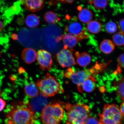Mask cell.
I'll list each match as a JSON object with an SVG mask.
<instances>
[{
	"instance_id": "obj_27",
	"label": "cell",
	"mask_w": 124,
	"mask_h": 124,
	"mask_svg": "<svg viewBox=\"0 0 124 124\" xmlns=\"http://www.w3.org/2000/svg\"><path fill=\"white\" fill-rule=\"evenodd\" d=\"M120 32L124 34V19L120 20L118 25Z\"/></svg>"
},
{
	"instance_id": "obj_24",
	"label": "cell",
	"mask_w": 124,
	"mask_h": 124,
	"mask_svg": "<svg viewBox=\"0 0 124 124\" xmlns=\"http://www.w3.org/2000/svg\"><path fill=\"white\" fill-rule=\"evenodd\" d=\"M105 30L108 33L112 34L116 31L117 27L115 23L113 22H109L105 25Z\"/></svg>"
},
{
	"instance_id": "obj_17",
	"label": "cell",
	"mask_w": 124,
	"mask_h": 124,
	"mask_svg": "<svg viewBox=\"0 0 124 124\" xmlns=\"http://www.w3.org/2000/svg\"><path fill=\"white\" fill-rule=\"evenodd\" d=\"M78 18L82 22L88 23L91 21L93 18V14L89 9L83 8L80 9L78 14Z\"/></svg>"
},
{
	"instance_id": "obj_14",
	"label": "cell",
	"mask_w": 124,
	"mask_h": 124,
	"mask_svg": "<svg viewBox=\"0 0 124 124\" xmlns=\"http://www.w3.org/2000/svg\"><path fill=\"white\" fill-rule=\"evenodd\" d=\"M75 55L76 58V62L79 66L82 67H85L91 63V57L88 53L84 52L80 53L77 52L75 53Z\"/></svg>"
},
{
	"instance_id": "obj_3",
	"label": "cell",
	"mask_w": 124,
	"mask_h": 124,
	"mask_svg": "<svg viewBox=\"0 0 124 124\" xmlns=\"http://www.w3.org/2000/svg\"><path fill=\"white\" fill-rule=\"evenodd\" d=\"M36 84L41 95L46 97H53L64 92L56 78L48 73L43 78L37 80Z\"/></svg>"
},
{
	"instance_id": "obj_10",
	"label": "cell",
	"mask_w": 124,
	"mask_h": 124,
	"mask_svg": "<svg viewBox=\"0 0 124 124\" xmlns=\"http://www.w3.org/2000/svg\"><path fill=\"white\" fill-rule=\"evenodd\" d=\"M81 40L78 37L69 33L58 37L55 39V41L58 42L62 40L64 45V49H72L77 45L78 43Z\"/></svg>"
},
{
	"instance_id": "obj_33",
	"label": "cell",
	"mask_w": 124,
	"mask_h": 124,
	"mask_svg": "<svg viewBox=\"0 0 124 124\" xmlns=\"http://www.w3.org/2000/svg\"></svg>"
},
{
	"instance_id": "obj_23",
	"label": "cell",
	"mask_w": 124,
	"mask_h": 124,
	"mask_svg": "<svg viewBox=\"0 0 124 124\" xmlns=\"http://www.w3.org/2000/svg\"><path fill=\"white\" fill-rule=\"evenodd\" d=\"M89 1L90 4L93 3L94 8L97 10H101L104 8L107 5L108 1L107 0H94Z\"/></svg>"
},
{
	"instance_id": "obj_13",
	"label": "cell",
	"mask_w": 124,
	"mask_h": 124,
	"mask_svg": "<svg viewBox=\"0 0 124 124\" xmlns=\"http://www.w3.org/2000/svg\"><path fill=\"white\" fill-rule=\"evenodd\" d=\"M22 58L27 64H30L35 61L37 58V53L34 49L31 48H26L23 51Z\"/></svg>"
},
{
	"instance_id": "obj_12",
	"label": "cell",
	"mask_w": 124,
	"mask_h": 124,
	"mask_svg": "<svg viewBox=\"0 0 124 124\" xmlns=\"http://www.w3.org/2000/svg\"><path fill=\"white\" fill-rule=\"evenodd\" d=\"M95 81L93 77H90L85 80L81 84L77 85V89L80 93L84 92H92L96 87Z\"/></svg>"
},
{
	"instance_id": "obj_9",
	"label": "cell",
	"mask_w": 124,
	"mask_h": 124,
	"mask_svg": "<svg viewBox=\"0 0 124 124\" xmlns=\"http://www.w3.org/2000/svg\"><path fill=\"white\" fill-rule=\"evenodd\" d=\"M65 31L78 37L81 40L88 37L85 33V31L83 28L81 23L78 22L74 21L65 27Z\"/></svg>"
},
{
	"instance_id": "obj_22",
	"label": "cell",
	"mask_w": 124,
	"mask_h": 124,
	"mask_svg": "<svg viewBox=\"0 0 124 124\" xmlns=\"http://www.w3.org/2000/svg\"><path fill=\"white\" fill-rule=\"evenodd\" d=\"M113 40L114 44L121 46L124 45V34L120 32H117L113 36Z\"/></svg>"
},
{
	"instance_id": "obj_20",
	"label": "cell",
	"mask_w": 124,
	"mask_h": 124,
	"mask_svg": "<svg viewBox=\"0 0 124 124\" xmlns=\"http://www.w3.org/2000/svg\"><path fill=\"white\" fill-rule=\"evenodd\" d=\"M102 25L100 22L96 21H91L88 23L87 29L89 31L93 34H97L101 31Z\"/></svg>"
},
{
	"instance_id": "obj_5",
	"label": "cell",
	"mask_w": 124,
	"mask_h": 124,
	"mask_svg": "<svg viewBox=\"0 0 124 124\" xmlns=\"http://www.w3.org/2000/svg\"><path fill=\"white\" fill-rule=\"evenodd\" d=\"M98 115L99 120L104 124H121L124 116L119 108L114 104H105L102 114Z\"/></svg>"
},
{
	"instance_id": "obj_1",
	"label": "cell",
	"mask_w": 124,
	"mask_h": 124,
	"mask_svg": "<svg viewBox=\"0 0 124 124\" xmlns=\"http://www.w3.org/2000/svg\"><path fill=\"white\" fill-rule=\"evenodd\" d=\"M6 117L8 124H34L37 118L30 105L20 102L14 104Z\"/></svg>"
},
{
	"instance_id": "obj_31",
	"label": "cell",
	"mask_w": 124,
	"mask_h": 124,
	"mask_svg": "<svg viewBox=\"0 0 124 124\" xmlns=\"http://www.w3.org/2000/svg\"><path fill=\"white\" fill-rule=\"evenodd\" d=\"M12 39L14 40H17L18 39V35L15 34L12 35Z\"/></svg>"
},
{
	"instance_id": "obj_29",
	"label": "cell",
	"mask_w": 124,
	"mask_h": 124,
	"mask_svg": "<svg viewBox=\"0 0 124 124\" xmlns=\"http://www.w3.org/2000/svg\"><path fill=\"white\" fill-rule=\"evenodd\" d=\"M120 110L121 113L123 116H124V101L121 103L120 105Z\"/></svg>"
},
{
	"instance_id": "obj_19",
	"label": "cell",
	"mask_w": 124,
	"mask_h": 124,
	"mask_svg": "<svg viewBox=\"0 0 124 124\" xmlns=\"http://www.w3.org/2000/svg\"><path fill=\"white\" fill-rule=\"evenodd\" d=\"M25 23L28 27L33 28L37 27L39 24V18L34 14H31L27 16L25 19Z\"/></svg>"
},
{
	"instance_id": "obj_30",
	"label": "cell",
	"mask_w": 124,
	"mask_h": 124,
	"mask_svg": "<svg viewBox=\"0 0 124 124\" xmlns=\"http://www.w3.org/2000/svg\"><path fill=\"white\" fill-rule=\"evenodd\" d=\"M59 1L62 3H69L71 4L74 1L70 0H61Z\"/></svg>"
},
{
	"instance_id": "obj_18",
	"label": "cell",
	"mask_w": 124,
	"mask_h": 124,
	"mask_svg": "<svg viewBox=\"0 0 124 124\" xmlns=\"http://www.w3.org/2000/svg\"><path fill=\"white\" fill-rule=\"evenodd\" d=\"M115 48L114 43L109 39H105L101 43L100 49L101 51L105 54L111 53Z\"/></svg>"
},
{
	"instance_id": "obj_15",
	"label": "cell",
	"mask_w": 124,
	"mask_h": 124,
	"mask_svg": "<svg viewBox=\"0 0 124 124\" xmlns=\"http://www.w3.org/2000/svg\"><path fill=\"white\" fill-rule=\"evenodd\" d=\"M24 91L26 95L31 98L38 96L39 92L36 84L33 82L26 85L24 87Z\"/></svg>"
},
{
	"instance_id": "obj_21",
	"label": "cell",
	"mask_w": 124,
	"mask_h": 124,
	"mask_svg": "<svg viewBox=\"0 0 124 124\" xmlns=\"http://www.w3.org/2000/svg\"><path fill=\"white\" fill-rule=\"evenodd\" d=\"M44 19L46 22L50 24H56L60 20V18L55 12L49 11L45 14Z\"/></svg>"
},
{
	"instance_id": "obj_6",
	"label": "cell",
	"mask_w": 124,
	"mask_h": 124,
	"mask_svg": "<svg viewBox=\"0 0 124 124\" xmlns=\"http://www.w3.org/2000/svg\"><path fill=\"white\" fill-rule=\"evenodd\" d=\"M95 69V67H94L89 69L75 71L72 68H70L64 72V75L65 77L70 79L73 83L78 85L94 75L96 74Z\"/></svg>"
},
{
	"instance_id": "obj_4",
	"label": "cell",
	"mask_w": 124,
	"mask_h": 124,
	"mask_svg": "<svg viewBox=\"0 0 124 124\" xmlns=\"http://www.w3.org/2000/svg\"><path fill=\"white\" fill-rule=\"evenodd\" d=\"M64 111L60 104H49L43 108L40 118L43 124H60L64 118Z\"/></svg>"
},
{
	"instance_id": "obj_32",
	"label": "cell",
	"mask_w": 124,
	"mask_h": 124,
	"mask_svg": "<svg viewBox=\"0 0 124 124\" xmlns=\"http://www.w3.org/2000/svg\"><path fill=\"white\" fill-rule=\"evenodd\" d=\"M3 27V25L2 22L0 21V32L2 31Z\"/></svg>"
},
{
	"instance_id": "obj_16",
	"label": "cell",
	"mask_w": 124,
	"mask_h": 124,
	"mask_svg": "<svg viewBox=\"0 0 124 124\" xmlns=\"http://www.w3.org/2000/svg\"><path fill=\"white\" fill-rule=\"evenodd\" d=\"M113 85L116 94L124 101V78H122L115 80Z\"/></svg>"
},
{
	"instance_id": "obj_25",
	"label": "cell",
	"mask_w": 124,
	"mask_h": 124,
	"mask_svg": "<svg viewBox=\"0 0 124 124\" xmlns=\"http://www.w3.org/2000/svg\"><path fill=\"white\" fill-rule=\"evenodd\" d=\"M85 124H104L101 122L97 117L89 116L86 121Z\"/></svg>"
},
{
	"instance_id": "obj_28",
	"label": "cell",
	"mask_w": 124,
	"mask_h": 124,
	"mask_svg": "<svg viewBox=\"0 0 124 124\" xmlns=\"http://www.w3.org/2000/svg\"><path fill=\"white\" fill-rule=\"evenodd\" d=\"M6 105V103L5 101L0 98V112L4 109Z\"/></svg>"
},
{
	"instance_id": "obj_2",
	"label": "cell",
	"mask_w": 124,
	"mask_h": 124,
	"mask_svg": "<svg viewBox=\"0 0 124 124\" xmlns=\"http://www.w3.org/2000/svg\"><path fill=\"white\" fill-rule=\"evenodd\" d=\"M65 108L67 111L66 124H85L91 113L89 105L83 103H67Z\"/></svg>"
},
{
	"instance_id": "obj_8",
	"label": "cell",
	"mask_w": 124,
	"mask_h": 124,
	"mask_svg": "<svg viewBox=\"0 0 124 124\" xmlns=\"http://www.w3.org/2000/svg\"><path fill=\"white\" fill-rule=\"evenodd\" d=\"M37 59L42 70H50L53 60L50 53L44 49H40L37 52Z\"/></svg>"
},
{
	"instance_id": "obj_7",
	"label": "cell",
	"mask_w": 124,
	"mask_h": 124,
	"mask_svg": "<svg viewBox=\"0 0 124 124\" xmlns=\"http://www.w3.org/2000/svg\"><path fill=\"white\" fill-rule=\"evenodd\" d=\"M73 52L72 49L63 48L57 54V61L62 67H70L76 64Z\"/></svg>"
},
{
	"instance_id": "obj_26",
	"label": "cell",
	"mask_w": 124,
	"mask_h": 124,
	"mask_svg": "<svg viewBox=\"0 0 124 124\" xmlns=\"http://www.w3.org/2000/svg\"><path fill=\"white\" fill-rule=\"evenodd\" d=\"M117 61L119 66L124 68V54L119 56L117 58Z\"/></svg>"
},
{
	"instance_id": "obj_11",
	"label": "cell",
	"mask_w": 124,
	"mask_h": 124,
	"mask_svg": "<svg viewBox=\"0 0 124 124\" xmlns=\"http://www.w3.org/2000/svg\"><path fill=\"white\" fill-rule=\"evenodd\" d=\"M23 7L26 10L32 12L39 11L42 9L45 5L44 0H22Z\"/></svg>"
}]
</instances>
